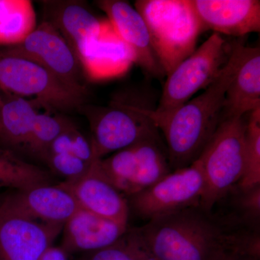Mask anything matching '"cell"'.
<instances>
[{"label": "cell", "mask_w": 260, "mask_h": 260, "mask_svg": "<svg viewBox=\"0 0 260 260\" xmlns=\"http://www.w3.org/2000/svg\"><path fill=\"white\" fill-rule=\"evenodd\" d=\"M127 232L148 260H227L260 257L259 231L200 205L148 220Z\"/></svg>", "instance_id": "obj_1"}, {"label": "cell", "mask_w": 260, "mask_h": 260, "mask_svg": "<svg viewBox=\"0 0 260 260\" xmlns=\"http://www.w3.org/2000/svg\"><path fill=\"white\" fill-rule=\"evenodd\" d=\"M98 7L107 15V20L135 56V64L155 78L165 76L154 52L147 24L136 8L121 0H100Z\"/></svg>", "instance_id": "obj_13"}, {"label": "cell", "mask_w": 260, "mask_h": 260, "mask_svg": "<svg viewBox=\"0 0 260 260\" xmlns=\"http://www.w3.org/2000/svg\"><path fill=\"white\" fill-rule=\"evenodd\" d=\"M227 260H259V258L255 257V256L251 255H245V254H242V255L233 256V257Z\"/></svg>", "instance_id": "obj_29"}, {"label": "cell", "mask_w": 260, "mask_h": 260, "mask_svg": "<svg viewBox=\"0 0 260 260\" xmlns=\"http://www.w3.org/2000/svg\"><path fill=\"white\" fill-rule=\"evenodd\" d=\"M0 196L16 213L44 223L64 225L80 208L72 194L58 184L8 191Z\"/></svg>", "instance_id": "obj_15"}, {"label": "cell", "mask_w": 260, "mask_h": 260, "mask_svg": "<svg viewBox=\"0 0 260 260\" xmlns=\"http://www.w3.org/2000/svg\"><path fill=\"white\" fill-rule=\"evenodd\" d=\"M246 129L244 116L222 118L198 158L205 178L204 194L200 204L204 209H213L242 179L245 167Z\"/></svg>", "instance_id": "obj_4"}, {"label": "cell", "mask_w": 260, "mask_h": 260, "mask_svg": "<svg viewBox=\"0 0 260 260\" xmlns=\"http://www.w3.org/2000/svg\"><path fill=\"white\" fill-rule=\"evenodd\" d=\"M39 260H69V254L61 246L52 245L46 249Z\"/></svg>", "instance_id": "obj_28"}, {"label": "cell", "mask_w": 260, "mask_h": 260, "mask_svg": "<svg viewBox=\"0 0 260 260\" xmlns=\"http://www.w3.org/2000/svg\"><path fill=\"white\" fill-rule=\"evenodd\" d=\"M98 160H93L82 177L64 181L58 185L70 193L82 209L128 225L130 211L127 198L103 175Z\"/></svg>", "instance_id": "obj_12"}, {"label": "cell", "mask_w": 260, "mask_h": 260, "mask_svg": "<svg viewBox=\"0 0 260 260\" xmlns=\"http://www.w3.org/2000/svg\"><path fill=\"white\" fill-rule=\"evenodd\" d=\"M103 175L126 198L138 194L172 172L159 136L141 140L98 160Z\"/></svg>", "instance_id": "obj_6"}, {"label": "cell", "mask_w": 260, "mask_h": 260, "mask_svg": "<svg viewBox=\"0 0 260 260\" xmlns=\"http://www.w3.org/2000/svg\"><path fill=\"white\" fill-rule=\"evenodd\" d=\"M205 191V178L200 160L172 171L153 185L127 198L129 211L144 220L199 205Z\"/></svg>", "instance_id": "obj_9"}, {"label": "cell", "mask_w": 260, "mask_h": 260, "mask_svg": "<svg viewBox=\"0 0 260 260\" xmlns=\"http://www.w3.org/2000/svg\"><path fill=\"white\" fill-rule=\"evenodd\" d=\"M39 107L32 101L3 93L0 102L1 147L18 155H28L30 135Z\"/></svg>", "instance_id": "obj_20"}, {"label": "cell", "mask_w": 260, "mask_h": 260, "mask_svg": "<svg viewBox=\"0 0 260 260\" xmlns=\"http://www.w3.org/2000/svg\"><path fill=\"white\" fill-rule=\"evenodd\" d=\"M92 162L85 161L73 154L67 153L50 154L46 161L51 172L64 178V181L82 177L88 172Z\"/></svg>", "instance_id": "obj_27"}, {"label": "cell", "mask_w": 260, "mask_h": 260, "mask_svg": "<svg viewBox=\"0 0 260 260\" xmlns=\"http://www.w3.org/2000/svg\"><path fill=\"white\" fill-rule=\"evenodd\" d=\"M154 52L166 75L195 50L203 32L191 0H138Z\"/></svg>", "instance_id": "obj_3"}, {"label": "cell", "mask_w": 260, "mask_h": 260, "mask_svg": "<svg viewBox=\"0 0 260 260\" xmlns=\"http://www.w3.org/2000/svg\"><path fill=\"white\" fill-rule=\"evenodd\" d=\"M246 120L245 167L239 187L260 184V108L249 113Z\"/></svg>", "instance_id": "obj_24"}, {"label": "cell", "mask_w": 260, "mask_h": 260, "mask_svg": "<svg viewBox=\"0 0 260 260\" xmlns=\"http://www.w3.org/2000/svg\"><path fill=\"white\" fill-rule=\"evenodd\" d=\"M51 112H53L38 113L28 145V155L45 162L51 143L64 131L70 121Z\"/></svg>", "instance_id": "obj_23"}, {"label": "cell", "mask_w": 260, "mask_h": 260, "mask_svg": "<svg viewBox=\"0 0 260 260\" xmlns=\"http://www.w3.org/2000/svg\"><path fill=\"white\" fill-rule=\"evenodd\" d=\"M245 46H233L226 62L213 81L198 96L168 112L137 107L160 130L167 140L172 171L190 166L208 144L222 119L225 93L244 54Z\"/></svg>", "instance_id": "obj_2"}, {"label": "cell", "mask_w": 260, "mask_h": 260, "mask_svg": "<svg viewBox=\"0 0 260 260\" xmlns=\"http://www.w3.org/2000/svg\"><path fill=\"white\" fill-rule=\"evenodd\" d=\"M42 3L45 21L59 32L79 59L85 47L99 34L104 20L95 16L82 2Z\"/></svg>", "instance_id": "obj_18"}, {"label": "cell", "mask_w": 260, "mask_h": 260, "mask_svg": "<svg viewBox=\"0 0 260 260\" xmlns=\"http://www.w3.org/2000/svg\"><path fill=\"white\" fill-rule=\"evenodd\" d=\"M63 227L26 218L11 209L0 196V260H39Z\"/></svg>", "instance_id": "obj_11"}, {"label": "cell", "mask_w": 260, "mask_h": 260, "mask_svg": "<svg viewBox=\"0 0 260 260\" xmlns=\"http://www.w3.org/2000/svg\"><path fill=\"white\" fill-rule=\"evenodd\" d=\"M51 182L50 173L24 160L9 149L0 147V189L21 190L51 185Z\"/></svg>", "instance_id": "obj_21"}, {"label": "cell", "mask_w": 260, "mask_h": 260, "mask_svg": "<svg viewBox=\"0 0 260 260\" xmlns=\"http://www.w3.org/2000/svg\"><path fill=\"white\" fill-rule=\"evenodd\" d=\"M91 129L94 159L128 148L148 138L158 137V130L136 106L113 102L108 107L82 106Z\"/></svg>", "instance_id": "obj_7"}, {"label": "cell", "mask_w": 260, "mask_h": 260, "mask_svg": "<svg viewBox=\"0 0 260 260\" xmlns=\"http://www.w3.org/2000/svg\"><path fill=\"white\" fill-rule=\"evenodd\" d=\"M62 153L73 154L88 162L95 160L90 140L87 139L71 121L64 131L51 143L48 156L50 154Z\"/></svg>", "instance_id": "obj_25"}, {"label": "cell", "mask_w": 260, "mask_h": 260, "mask_svg": "<svg viewBox=\"0 0 260 260\" xmlns=\"http://www.w3.org/2000/svg\"><path fill=\"white\" fill-rule=\"evenodd\" d=\"M3 92L1 90H0V102H1L2 98H3Z\"/></svg>", "instance_id": "obj_30"}, {"label": "cell", "mask_w": 260, "mask_h": 260, "mask_svg": "<svg viewBox=\"0 0 260 260\" xmlns=\"http://www.w3.org/2000/svg\"><path fill=\"white\" fill-rule=\"evenodd\" d=\"M0 90L37 103L47 112H70L85 104L88 94L71 88L44 67L0 47Z\"/></svg>", "instance_id": "obj_5"}, {"label": "cell", "mask_w": 260, "mask_h": 260, "mask_svg": "<svg viewBox=\"0 0 260 260\" xmlns=\"http://www.w3.org/2000/svg\"><path fill=\"white\" fill-rule=\"evenodd\" d=\"M203 32L243 37L260 30L259 0H191Z\"/></svg>", "instance_id": "obj_16"}, {"label": "cell", "mask_w": 260, "mask_h": 260, "mask_svg": "<svg viewBox=\"0 0 260 260\" xmlns=\"http://www.w3.org/2000/svg\"><path fill=\"white\" fill-rule=\"evenodd\" d=\"M5 47L13 54L44 67L71 88L88 94L79 59L62 36L49 22L44 20L18 45Z\"/></svg>", "instance_id": "obj_10"}, {"label": "cell", "mask_w": 260, "mask_h": 260, "mask_svg": "<svg viewBox=\"0 0 260 260\" xmlns=\"http://www.w3.org/2000/svg\"><path fill=\"white\" fill-rule=\"evenodd\" d=\"M37 28V15L31 1L0 0V47L23 42Z\"/></svg>", "instance_id": "obj_22"}, {"label": "cell", "mask_w": 260, "mask_h": 260, "mask_svg": "<svg viewBox=\"0 0 260 260\" xmlns=\"http://www.w3.org/2000/svg\"><path fill=\"white\" fill-rule=\"evenodd\" d=\"M79 61L85 76L93 81L123 76L135 63L133 51L107 19L103 21L99 34L84 49Z\"/></svg>", "instance_id": "obj_14"}, {"label": "cell", "mask_w": 260, "mask_h": 260, "mask_svg": "<svg viewBox=\"0 0 260 260\" xmlns=\"http://www.w3.org/2000/svg\"><path fill=\"white\" fill-rule=\"evenodd\" d=\"M127 229L128 225L80 208L64 223L60 246L69 255L99 250L116 242Z\"/></svg>", "instance_id": "obj_17"}, {"label": "cell", "mask_w": 260, "mask_h": 260, "mask_svg": "<svg viewBox=\"0 0 260 260\" xmlns=\"http://www.w3.org/2000/svg\"><path fill=\"white\" fill-rule=\"evenodd\" d=\"M78 260H148L143 251L137 245L127 230L114 244L85 253Z\"/></svg>", "instance_id": "obj_26"}, {"label": "cell", "mask_w": 260, "mask_h": 260, "mask_svg": "<svg viewBox=\"0 0 260 260\" xmlns=\"http://www.w3.org/2000/svg\"><path fill=\"white\" fill-rule=\"evenodd\" d=\"M228 57L225 41L221 35L213 32L167 75L158 107L155 110L171 112L190 100L195 93L213 81Z\"/></svg>", "instance_id": "obj_8"}, {"label": "cell", "mask_w": 260, "mask_h": 260, "mask_svg": "<svg viewBox=\"0 0 260 260\" xmlns=\"http://www.w3.org/2000/svg\"><path fill=\"white\" fill-rule=\"evenodd\" d=\"M260 108L259 47L244 49L235 76L228 88L222 118L244 117Z\"/></svg>", "instance_id": "obj_19"}]
</instances>
